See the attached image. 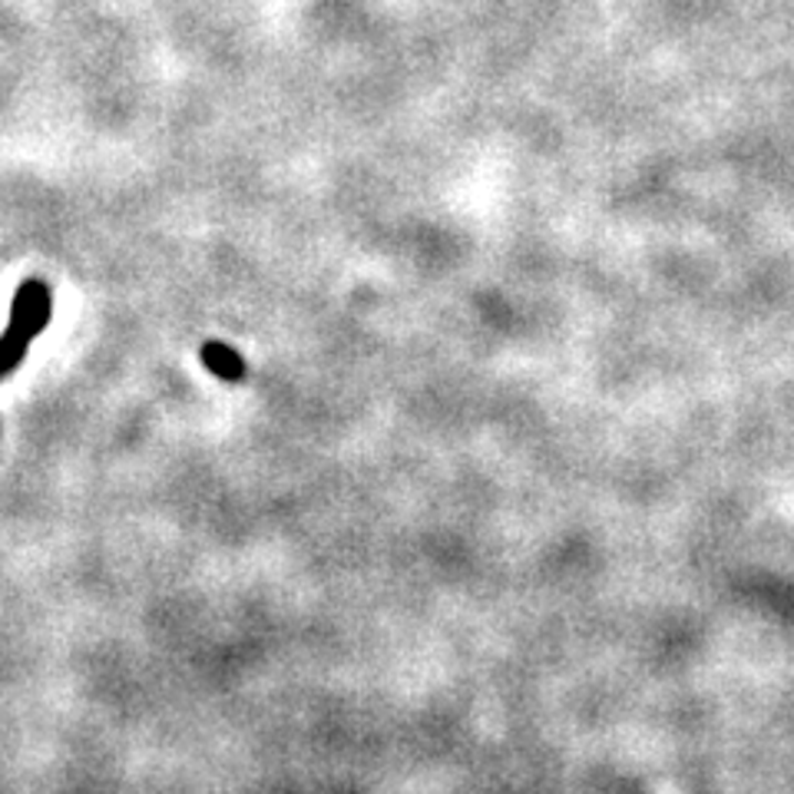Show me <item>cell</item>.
I'll use <instances>...</instances> for the list:
<instances>
[{
	"mask_svg": "<svg viewBox=\"0 0 794 794\" xmlns=\"http://www.w3.org/2000/svg\"><path fill=\"white\" fill-rule=\"evenodd\" d=\"M46 318H50V292H46V285L43 282H27L17 292L10 332L0 342V375H7L23 358L27 345L33 342V335L43 332Z\"/></svg>",
	"mask_w": 794,
	"mask_h": 794,
	"instance_id": "obj_1",
	"label": "cell"
},
{
	"mask_svg": "<svg viewBox=\"0 0 794 794\" xmlns=\"http://www.w3.org/2000/svg\"><path fill=\"white\" fill-rule=\"evenodd\" d=\"M202 362L222 382H242L245 378V362L232 348H226L222 342H206L202 345Z\"/></svg>",
	"mask_w": 794,
	"mask_h": 794,
	"instance_id": "obj_2",
	"label": "cell"
}]
</instances>
